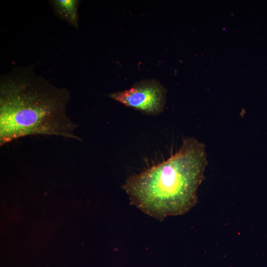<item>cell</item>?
<instances>
[{"instance_id":"1","label":"cell","mask_w":267,"mask_h":267,"mask_svg":"<svg viewBox=\"0 0 267 267\" xmlns=\"http://www.w3.org/2000/svg\"><path fill=\"white\" fill-rule=\"evenodd\" d=\"M70 93L37 75L32 66H18L0 80V145L32 135L81 140L78 125L67 115Z\"/></svg>"},{"instance_id":"2","label":"cell","mask_w":267,"mask_h":267,"mask_svg":"<svg viewBox=\"0 0 267 267\" xmlns=\"http://www.w3.org/2000/svg\"><path fill=\"white\" fill-rule=\"evenodd\" d=\"M207 165L205 145L188 137L170 158L130 177L123 188L131 204L151 217L181 215L196 204Z\"/></svg>"},{"instance_id":"3","label":"cell","mask_w":267,"mask_h":267,"mask_svg":"<svg viewBox=\"0 0 267 267\" xmlns=\"http://www.w3.org/2000/svg\"><path fill=\"white\" fill-rule=\"evenodd\" d=\"M124 105L151 115H156L164 109L166 90L158 81L143 80L129 89L108 94Z\"/></svg>"},{"instance_id":"4","label":"cell","mask_w":267,"mask_h":267,"mask_svg":"<svg viewBox=\"0 0 267 267\" xmlns=\"http://www.w3.org/2000/svg\"><path fill=\"white\" fill-rule=\"evenodd\" d=\"M55 11L72 26L78 29V7L79 3L77 0H55L52 1Z\"/></svg>"}]
</instances>
